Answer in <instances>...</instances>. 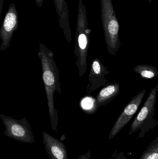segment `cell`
I'll use <instances>...</instances> for the list:
<instances>
[{"mask_svg": "<svg viewBox=\"0 0 158 159\" xmlns=\"http://www.w3.org/2000/svg\"><path fill=\"white\" fill-rule=\"evenodd\" d=\"M38 55L41 65L42 79L47 97L51 126L53 130L57 132L59 119L54 103V94L55 92L58 94L61 93L59 71L54 59L53 53L44 44L40 43Z\"/></svg>", "mask_w": 158, "mask_h": 159, "instance_id": "6da1fadb", "label": "cell"}, {"mask_svg": "<svg viewBox=\"0 0 158 159\" xmlns=\"http://www.w3.org/2000/svg\"><path fill=\"white\" fill-rule=\"evenodd\" d=\"M74 55L77 58L76 64L79 76L81 77L86 73L87 69L91 30L88 28L86 7L83 3V0H79Z\"/></svg>", "mask_w": 158, "mask_h": 159, "instance_id": "7a4b0ae2", "label": "cell"}, {"mask_svg": "<svg viewBox=\"0 0 158 159\" xmlns=\"http://www.w3.org/2000/svg\"><path fill=\"white\" fill-rule=\"evenodd\" d=\"M101 19L107 48L109 54L116 56L121 46L119 25L111 0H100Z\"/></svg>", "mask_w": 158, "mask_h": 159, "instance_id": "3957f363", "label": "cell"}, {"mask_svg": "<svg viewBox=\"0 0 158 159\" xmlns=\"http://www.w3.org/2000/svg\"><path fill=\"white\" fill-rule=\"evenodd\" d=\"M0 118L5 128L4 134L6 137L26 143L35 142L30 125L26 117L17 120L0 114Z\"/></svg>", "mask_w": 158, "mask_h": 159, "instance_id": "277c9868", "label": "cell"}, {"mask_svg": "<svg viewBox=\"0 0 158 159\" xmlns=\"http://www.w3.org/2000/svg\"><path fill=\"white\" fill-rule=\"evenodd\" d=\"M158 91V84L150 90L147 100L132 123L129 135L141 130L139 137L143 138L145 134L151 129L150 120L155 114Z\"/></svg>", "mask_w": 158, "mask_h": 159, "instance_id": "5b68a950", "label": "cell"}, {"mask_svg": "<svg viewBox=\"0 0 158 159\" xmlns=\"http://www.w3.org/2000/svg\"><path fill=\"white\" fill-rule=\"evenodd\" d=\"M19 26V17L15 5L12 3L9 5L8 10L0 30V38L2 44L1 51L6 50L10 45L13 34Z\"/></svg>", "mask_w": 158, "mask_h": 159, "instance_id": "8992f818", "label": "cell"}, {"mask_svg": "<svg viewBox=\"0 0 158 159\" xmlns=\"http://www.w3.org/2000/svg\"><path fill=\"white\" fill-rule=\"evenodd\" d=\"M146 93L145 89L141 91L129 102L111 129L109 136V140L116 136L131 119L141 105Z\"/></svg>", "mask_w": 158, "mask_h": 159, "instance_id": "52a82bcc", "label": "cell"}, {"mask_svg": "<svg viewBox=\"0 0 158 159\" xmlns=\"http://www.w3.org/2000/svg\"><path fill=\"white\" fill-rule=\"evenodd\" d=\"M109 73L110 71L102 64L99 59H94L92 62L89 74L88 83L86 87L87 92L91 93L100 87L105 86L108 81L106 76Z\"/></svg>", "mask_w": 158, "mask_h": 159, "instance_id": "ba28073f", "label": "cell"}, {"mask_svg": "<svg viewBox=\"0 0 158 159\" xmlns=\"http://www.w3.org/2000/svg\"><path fill=\"white\" fill-rule=\"evenodd\" d=\"M43 143L50 159H68V153L65 144L61 141L43 131Z\"/></svg>", "mask_w": 158, "mask_h": 159, "instance_id": "9c48e42d", "label": "cell"}, {"mask_svg": "<svg viewBox=\"0 0 158 159\" xmlns=\"http://www.w3.org/2000/svg\"><path fill=\"white\" fill-rule=\"evenodd\" d=\"M120 92L119 84L117 83L109 84L103 88L96 97L97 107L105 105L117 97Z\"/></svg>", "mask_w": 158, "mask_h": 159, "instance_id": "30bf717a", "label": "cell"}, {"mask_svg": "<svg viewBox=\"0 0 158 159\" xmlns=\"http://www.w3.org/2000/svg\"><path fill=\"white\" fill-rule=\"evenodd\" d=\"M134 70L143 79H154L157 77L158 75L157 68L152 65H138L134 67Z\"/></svg>", "mask_w": 158, "mask_h": 159, "instance_id": "8fae6325", "label": "cell"}, {"mask_svg": "<svg viewBox=\"0 0 158 159\" xmlns=\"http://www.w3.org/2000/svg\"><path fill=\"white\" fill-rule=\"evenodd\" d=\"M80 105L83 111L89 115L95 114L98 108L96 105V99L91 96H86L83 98L81 100Z\"/></svg>", "mask_w": 158, "mask_h": 159, "instance_id": "7c38bea8", "label": "cell"}, {"mask_svg": "<svg viewBox=\"0 0 158 159\" xmlns=\"http://www.w3.org/2000/svg\"><path fill=\"white\" fill-rule=\"evenodd\" d=\"M139 159H158V136L149 144Z\"/></svg>", "mask_w": 158, "mask_h": 159, "instance_id": "4fadbf2b", "label": "cell"}, {"mask_svg": "<svg viewBox=\"0 0 158 159\" xmlns=\"http://www.w3.org/2000/svg\"><path fill=\"white\" fill-rule=\"evenodd\" d=\"M54 2L59 20L68 18V9L66 0H54Z\"/></svg>", "mask_w": 158, "mask_h": 159, "instance_id": "5bb4252c", "label": "cell"}, {"mask_svg": "<svg viewBox=\"0 0 158 159\" xmlns=\"http://www.w3.org/2000/svg\"><path fill=\"white\" fill-rule=\"evenodd\" d=\"M110 159H130L127 158L123 152H118L117 149H116Z\"/></svg>", "mask_w": 158, "mask_h": 159, "instance_id": "9a60e30c", "label": "cell"}, {"mask_svg": "<svg viewBox=\"0 0 158 159\" xmlns=\"http://www.w3.org/2000/svg\"><path fill=\"white\" fill-rule=\"evenodd\" d=\"M91 158V153L90 151H88L87 153L80 156L77 159H90Z\"/></svg>", "mask_w": 158, "mask_h": 159, "instance_id": "2e32d148", "label": "cell"}, {"mask_svg": "<svg viewBox=\"0 0 158 159\" xmlns=\"http://www.w3.org/2000/svg\"><path fill=\"white\" fill-rule=\"evenodd\" d=\"M44 0H35V2L39 7H41L42 5Z\"/></svg>", "mask_w": 158, "mask_h": 159, "instance_id": "e0dca14e", "label": "cell"}, {"mask_svg": "<svg viewBox=\"0 0 158 159\" xmlns=\"http://www.w3.org/2000/svg\"><path fill=\"white\" fill-rule=\"evenodd\" d=\"M3 4V0H1V6H0V14H1L2 10Z\"/></svg>", "mask_w": 158, "mask_h": 159, "instance_id": "ac0fdd59", "label": "cell"}, {"mask_svg": "<svg viewBox=\"0 0 158 159\" xmlns=\"http://www.w3.org/2000/svg\"><path fill=\"white\" fill-rule=\"evenodd\" d=\"M65 139V135H62V136H61V139H60V141H63L64 140V139Z\"/></svg>", "mask_w": 158, "mask_h": 159, "instance_id": "d6986e66", "label": "cell"}, {"mask_svg": "<svg viewBox=\"0 0 158 159\" xmlns=\"http://www.w3.org/2000/svg\"><path fill=\"white\" fill-rule=\"evenodd\" d=\"M147 1H148L149 3H151V2H152V0H147Z\"/></svg>", "mask_w": 158, "mask_h": 159, "instance_id": "ffe728a7", "label": "cell"}]
</instances>
